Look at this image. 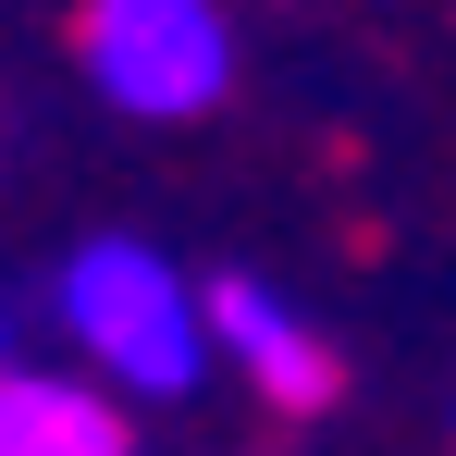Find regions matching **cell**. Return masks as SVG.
Listing matches in <instances>:
<instances>
[{"label": "cell", "mask_w": 456, "mask_h": 456, "mask_svg": "<svg viewBox=\"0 0 456 456\" xmlns=\"http://www.w3.org/2000/svg\"><path fill=\"white\" fill-rule=\"evenodd\" d=\"M75 62L124 124H210L234 99V12L223 0H86Z\"/></svg>", "instance_id": "obj_2"}, {"label": "cell", "mask_w": 456, "mask_h": 456, "mask_svg": "<svg viewBox=\"0 0 456 456\" xmlns=\"http://www.w3.org/2000/svg\"><path fill=\"white\" fill-rule=\"evenodd\" d=\"M62 333L99 382H124L136 407H185L210 382V321H198V272H173L149 234H86L62 259Z\"/></svg>", "instance_id": "obj_1"}, {"label": "cell", "mask_w": 456, "mask_h": 456, "mask_svg": "<svg viewBox=\"0 0 456 456\" xmlns=\"http://www.w3.org/2000/svg\"><path fill=\"white\" fill-rule=\"evenodd\" d=\"M0 456H136V419L99 370L0 358Z\"/></svg>", "instance_id": "obj_4"}, {"label": "cell", "mask_w": 456, "mask_h": 456, "mask_svg": "<svg viewBox=\"0 0 456 456\" xmlns=\"http://www.w3.org/2000/svg\"><path fill=\"white\" fill-rule=\"evenodd\" d=\"M198 321H210V358H234V370L259 382L284 419H321V407L346 395V358L321 346V321H297L272 284L223 272V284H198Z\"/></svg>", "instance_id": "obj_3"}]
</instances>
